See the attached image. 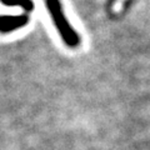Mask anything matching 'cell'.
I'll return each instance as SVG.
<instances>
[{
    "instance_id": "obj_1",
    "label": "cell",
    "mask_w": 150,
    "mask_h": 150,
    "mask_svg": "<svg viewBox=\"0 0 150 150\" xmlns=\"http://www.w3.org/2000/svg\"><path fill=\"white\" fill-rule=\"evenodd\" d=\"M45 5L50 14L51 20H53L56 30H58L59 35L62 36L63 41L69 48H73V49L78 48L81 43L80 36L75 31L73 25L68 21L62 1L60 0H45Z\"/></svg>"
},
{
    "instance_id": "obj_2",
    "label": "cell",
    "mask_w": 150,
    "mask_h": 150,
    "mask_svg": "<svg viewBox=\"0 0 150 150\" xmlns=\"http://www.w3.org/2000/svg\"><path fill=\"white\" fill-rule=\"evenodd\" d=\"M28 14L20 15H1L0 16V33H11L16 29L24 28L29 23Z\"/></svg>"
},
{
    "instance_id": "obj_3",
    "label": "cell",
    "mask_w": 150,
    "mask_h": 150,
    "mask_svg": "<svg viewBox=\"0 0 150 150\" xmlns=\"http://www.w3.org/2000/svg\"><path fill=\"white\" fill-rule=\"evenodd\" d=\"M0 3L6 6H19L25 13H31L35 8L33 0H0Z\"/></svg>"
}]
</instances>
